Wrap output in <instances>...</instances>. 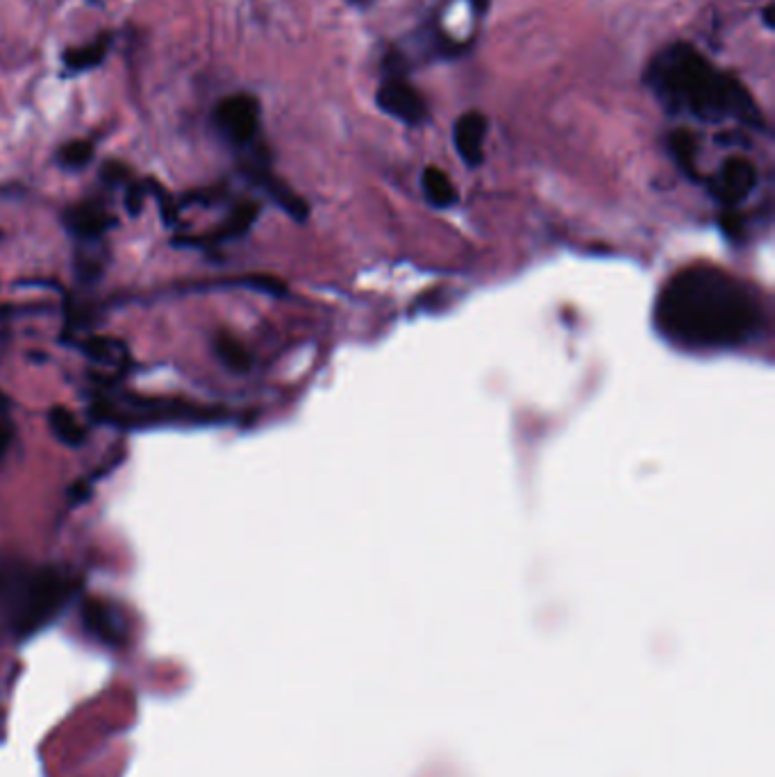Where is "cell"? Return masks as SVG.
Wrapping results in <instances>:
<instances>
[{"label":"cell","mask_w":775,"mask_h":777,"mask_svg":"<svg viewBox=\"0 0 775 777\" xmlns=\"http://www.w3.org/2000/svg\"><path fill=\"white\" fill-rule=\"evenodd\" d=\"M764 321L760 298L735 275L710 264L687 266L664 284L655 323L666 339L691 350L744 346Z\"/></svg>","instance_id":"1"},{"label":"cell","mask_w":775,"mask_h":777,"mask_svg":"<svg viewBox=\"0 0 775 777\" xmlns=\"http://www.w3.org/2000/svg\"><path fill=\"white\" fill-rule=\"evenodd\" d=\"M646 85L669 114H691L707 123L737 119L757 130L766 125L755 98L735 75L716 71L685 41L653 57L646 69Z\"/></svg>","instance_id":"2"},{"label":"cell","mask_w":775,"mask_h":777,"mask_svg":"<svg viewBox=\"0 0 775 777\" xmlns=\"http://www.w3.org/2000/svg\"><path fill=\"white\" fill-rule=\"evenodd\" d=\"M75 580L57 568L14 566L0 573V600L12 628L30 634L55 618L69 603Z\"/></svg>","instance_id":"3"},{"label":"cell","mask_w":775,"mask_h":777,"mask_svg":"<svg viewBox=\"0 0 775 777\" xmlns=\"http://www.w3.org/2000/svg\"><path fill=\"white\" fill-rule=\"evenodd\" d=\"M96 421L121 430H146L157 425H212L228 421L230 414L221 407L200 405L182 398H155L123 394L100 398L91 405Z\"/></svg>","instance_id":"4"},{"label":"cell","mask_w":775,"mask_h":777,"mask_svg":"<svg viewBox=\"0 0 775 777\" xmlns=\"http://www.w3.org/2000/svg\"><path fill=\"white\" fill-rule=\"evenodd\" d=\"M214 125L232 146L253 144L260 130V103L250 94L223 98L214 110Z\"/></svg>","instance_id":"5"},{"label":"cell","mask_w":775,"mask_h":777,"mask_svg":"<svg viewBox=\"0 0 775 777\" xmlns=\"http://www.w3.org/2000/svg\"><path fill=\"white\" fill-rule=\"evenodd\" d=\"M375 103L382 112L407 125H421L428 119V107H425L423 96L410 82H405L403 75H389L375 94Z\"/></svg>","instance_id":"6"},{"label":"cell","mask_w":775,"mask_h":777,"mask_svg":"<svg viewBox=\"0 0 775 777\" xmlns=\"http://www.w3.org/2000/svg\"><path fill=\"white\" fill-rule=\"evenodd\" d=\"M757 187V169L746 157H728L710 180L712 196L723 207H737Z\"/></svg>","instance_id":"7"},{"label":"cell","mask_w":775,"mask_h":777,"mask_svg":"<svg viewBox=\"0 0 775 777\" xmlns=\"http://www.w3.org/2000/svg\"><path fill=\"white\" fill-rule=\"evenodd\" d=\"M64 225L78 241L94 244L107 230L114 228L116 219L100 200H85L64 212Z\"/></svg>","instance_id":"8"},{"label":"cell","mask_w":775,"mask_h":777,"mask_svg":"<svg viewBox=\"0 0 775 777\" xmlns=\"http://www.w3.org/2000/svg\"><path fill=\"white\" fill-rule=\"evenodd\" d=\"M485 137H487V119L480 112H466L457 119L453 128V141L460 160L475 169L485 160Z\"/></svg>","instance_id":"9"},{"label":"cell","mask_w":775,"mask_h":777,"mask_svg":"<svg viewBox=\"0 0 775 777\" xmlns=\"http://www.w3.org/2000/svg\"><path fill=\"white\" fill-rule=\"evenodd\" d=\"M246 175L255 182V185H260L266 194H269L275 203H278L282 210L291 216V219H296V221L307 219V212L310 210H307L305 200L298 198L294 191L285 185V182H280L273 173L266 171L264 166H248Z\"/></svg>","instance_id":"10"},{"label":"cell","mask_w":775,"mask_h":777,"mask_svg":"<svg viewBox=\"0 0 775 777\" xmlns=\"http://www.w3.org/2000/svg\"><path fill=\"white\" fill-rule=\"evenodd\" d=\"M73 346H78L82 353H85L89 359H94L96 364L110 366V369L123 373L130 364V353L125 348L123 341L119 339H107V337H94L89 334L87 339L75 341Z\"/></svg>","instance_id":"11"},{"label":"cell","mask_w":775,"mask_h":777,"mask_svg":"<svg viewBox=\"0 0 775 777\" xmlns=\"http://www.w3.org/2000/svg\"><path fill=\"white\" fill-rule=\"evenodd\" d=\"M82 618H85V625L96 637L110 643L123 639V621L110 605L100 603V600H87L85 607H82Z\"/></svg>","instance_id":"12"},{"label":"cell","mask_w":775,"mask_h":777,"mask_svg":"<svg viewBox=\"0 0 775 777\" xmlns=\"http://www.w3.org/2000/svg\"><path fill=\"white\" fill-rule=\"evenodd\" d=\"M257 214H260V205L253 203V200H246V203L237 205L235 210L230 212V216L221 223L219 230L212 232V235H207V237H198L194 241H200V244L207 241L205 246H212V244L216 246V244H223V241L237 239L241 235H246V232L250 230V225L255 223Z\"/></svg>","instance_id":"13"},{"label":"cell","mask_w":775,"mask_h":777,"mask_svg":"<svg viewBox=\"0 0 775 777\" xmlns=\"http://www.w3.org/2000/svg\"><path fill=\"white\" fill-rule=\"evenodd\" d=\"M421 189L423 196L430 205H435L437 210H448L457 203V189L450 182L448 175L437 169V166H428L421 175Z\"/></svg>","instance_id":"14"},{"label":"cell","mask_w":775,"mask_h":777,"mask_svg":"<svg viewBox=\"0 0 775 777\" xmlns=\"http://www.w3.org/2000/svg\"><path fill=\"white\" fill-rule=\"evenodd\" d=\"M110 53V37H100L96 41H91L87 46L80 48H69L64 53V66L73 73L94 69V66L103 64V60Z\"/></svg>","instance_id":"15"},{"label":"cell","mask_w":775,"mask_h":777,"mask_svg":"<svg viewBox=\"0 0 775 777\" xmlns=\"http://www.w3.org/2000/svg\"><path fill=\"white\" fill-rule=\"evenodd\" d=\"M48 423H50V430H53L55 437L60 439L64 446L80 448L82 444H85V439H87L85 428H82L78 419H75V416L66 407L50 409Z\"/></svg>","instance_id":"16"},{"label":"cell","mask_w":775,"mask_h":777,"mask_svg":"<svg viewBox=\"0 0 775 777\" xmlns=\"http://www.w3.org/2000/svg\"><path fill=\"white\" fill-rule=\"evenodd\" d=\"M669 148L671 155L675 157V162L680 164V169L685 171L691 178H698L696 173V150H698V141L691 135L689 130H675L669 137Z\"/></svg>","instance_id":"17"},{"label":"cell","mask_w":775,"mask_h":777,"mask_svg":"<svg viewBox=\"0 0 775 777\" xmlns=\"http://www.w3.org/2000/svg\"><path fill=\"white\" fill-rule=\"evenodd\" d=\"M214 353L232 371L244 373L250 369L248 350L244 348V344H239L235 337H230V334H219V337L214 339Z\"/></svg>","instance_id":"18"},{"label":"cell","mask_w":775,"mask_h":777,"mask_svg":"<svg viewBox=\"0 0 775 777\" xmlns=\"http://www.w3.org/2000/svg\"><path fill=\"white\" fill-rule=\"evenodd\" d=\"M94 160V144L85 139H75L64 144L60 150H57V162H60L62 169L69 171H80L89 166V162Z\"/></svg>","instance_id":"19"},{"label":"cell","mask_w":775,"mask_h":777,"mask_svg":"<svg viewBox=\"0 0 775 777\" xmlns=\"http://www.w3.org/2000/svg\"><path fill=\"white\" fill-rule=\"evenodd\" d=\"M146 189L157 198V205H160V212H162V221L166 225H173L175 221H178V207H175L173 198L169 196V191H166L162 185H157L155 180H148Z\"/></svg>","instance_id":"20"},{"label":"cell","mask_w":775,"mask_h":777,"mask_svg":"<svg viewBox=\"0 0 775 777\" xmlns=\"http://www.w3.org/2000/svg\"><path fill=\"white\" fill-rule=\"evenodd\" d=\"M130 169L121 162H105L100 169V178L110 187H128L130 185Z\"/></svg>","instance_id":"21"},{"label":"cell","mask_w":775,"mask_h":777,"mask_svg":"<svg viewBox=\"0 0 775 777\" xmlns=\"http://www.w3.org/2000/svg\"><path fill=\"white\" fill-rule=\"evenodd\" d=\"M146 194H148L146 185H139V182H130V185L125 187V210H128L132 216H137L141 212V207H144Z\"/></svg>","instance_id":"22"},{"label":"cell","mask_w":775,"mask_h":777,"mask_svg":"<svg viewBox=\"0 0 775 777\" xmlns=\"http://www.w3.org/2000/svg\"><path fill=\"white\" fill-rule=\"evenodd\" d=\"M12 437H14L12 423H10V421H5V419H0V457H3V455H5V450L10 448Z\"/></svg>","instance_id":"23"},{"label":"cell","mask_w":775,"mask_h":777,"mask_svg":"<svg viewBox=\"0 0 775 777\" xmlns=\"http://www.w3.org/2000/svg\"><path fill=\"white\" fill-rule=\"evenodd\" d=\"M489 3H491V0H471V5H473V10H475V12H478V14H482V12H487V10H489Z\"/></svg>","instance_id":"24"},{"label":"cell","mask_w":775,"mask_h":777,"mask_svg":"<svg viewBox=\"0 0 775 777\" xmlns=\"http://www.w3.org/2000/svg\"><path fill=\"white\" fill-rule=\"evenodd\" d=\"M764 23H766V28H769V30L775 28V25H773V5H769L764 10Z\"/></svg>","instance_id":"25"},{"label":"cell","mask_w":775,"mask_h":777,"mask_svg":"<svg viewBox=\"0 0 775 777\" xmlns=\"http://www.w3.org/2000/svg\"><path fill=\"white\" fill-rule=\"evenodd\" d=\"M350 3H355V5H366V3H369V0H350Z\"/></svg>","instance_id":"26"}]
</instances>
